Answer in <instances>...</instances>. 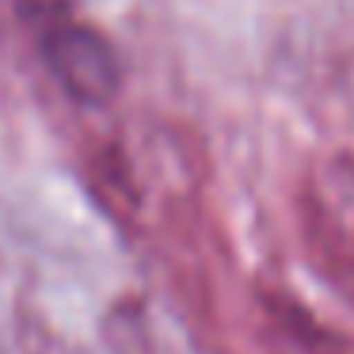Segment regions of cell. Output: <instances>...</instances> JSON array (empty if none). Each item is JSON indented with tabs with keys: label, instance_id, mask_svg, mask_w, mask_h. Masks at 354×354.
I'll use <instances>...</instances> for the list:
<instances>
[{
	"label": "cell",
	"instance_id": "cell-1",
	"mask_svg": "<svg viewBox=\"0 0 354 354\" xmlns=\"http://www.w3.org/2000/svg\"><path fill=\"white\" fill-rule=\"evenodd\" d=\"M31 24L39 39L42 57L57 73L65 88L80 100H107L118 84V65L111 57L107 42L84 27L65 4L57 0H35Z\"/></svg>",
	"mask_w": 354,
	"mask_h": 354
}]
</instances>
